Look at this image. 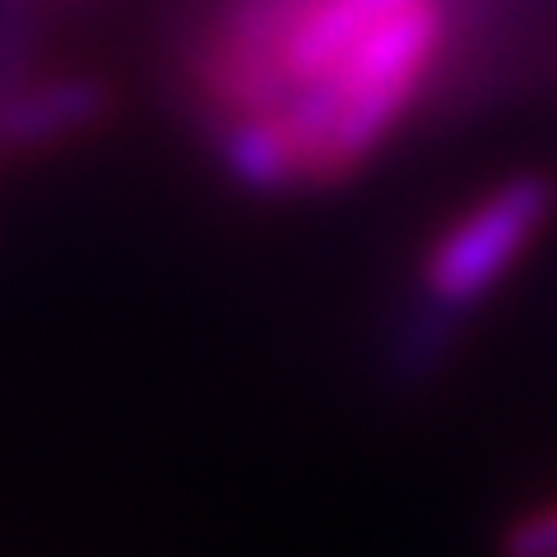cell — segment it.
Masks as SVG:
<instances>
[{
  "mask_svg": "<svg viewBox=\"0 0 557 557\" xmlns=\"http://www.w3.org/2000/svg\"><path fill=\"white\" fill-rule=\"evenodd\" d=\"M446 51L442 0L381 10L348 57L298 84L270 112L293 145L302 186H335L372 159L409 116Z\"/></svg>",
  "mask_w": 557,
  "mask_h": 557,
  "instance_id": "obj_1",
  "label": "cell"
},
{
  "mask_svg": "<svg viewBox=\"0 0 557 557\" xmlns=\"http://www.w3.org/2000/svg\"><path fill=\"white\" fill-rule=\"evenodd\" d=\"M553 214V182L539 172H516L483 186L450 214L418 260V307L405 330L409 368L437 362L456 325L493 298L520 270V260Z\"/></svg>",
  "mask_w": 557,
  "mask_h": 557,
  "instance_id": "obj_2",
  "label": "cell"
},
{
  "mask_svg": "<svg viewBox=\"0 0 557 557\" xmlns=\"http://www.w3.org/2000/svg\"><path fill=\"white\" fill-rule=\"evenodd\" d=\"M102 116H108V89L89 75L14 84L0 94V153L61 145Z\"/></svg>",
  "mask_w": 557,
  "mask_h": 557,
  "instance_id": "obj_3",
  "label": "cell"
},
{
  "mask_svg": "<svg viewBox=\"0 0 557 557\" xmlns=\"http://www.w3.org/2000/svg\"><path fill=\"white\" fill-rule=\"evenodd\" d=\"M219 159L237 186L260 190V196H278V190L302 186L293 145L284 139V131H278V121L270 112H237L223 121Z\"/></svg>",
  "mask_w": 557,
  "mask_h": 557,
  "instance_id": "obj_4",
  "label": "cell"
},
{
  "mask_svg": "<svg viewBox=\"0 0 557 557\" xmlns=\"http://www.w3.org/2000/svg\"><path fill=\"white\" fill-rule=\"evenodd\" d=\"M33 0H0V94L24 84Z\"/></svg>",
  "mask_w": 557,
  "mask_h": 557,
  "instance_id": "obj_5",
  "label": "cell"
}]
</instances>
